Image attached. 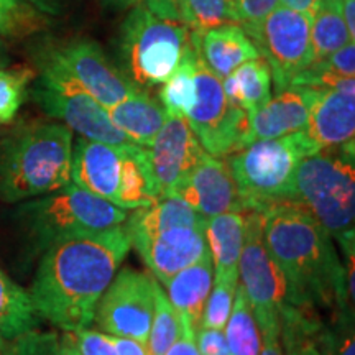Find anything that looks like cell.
Listing matches in <instances>:
<instances>
[{
	"label": "cell",
	"mask_w": 355,
	"mask_h": 355,
	"mask_svg": "<svg viewBox=\"0 0 355 355\" xmlns=\"http://www.w3.org/2000/svg\"><path fill=\"white\" fill-rule=\"evenodd\" d=\"M110 121L132 144L148 148L159 128L166 122L168 114L157 99L146 91H139L107 109Z\"/></svg>",
	"instance_id": "cb8c5ba5"
},
{
	"label": "cell",
	"mask_w": 355,
	"mask_h": 355,
	"mask_svg": "<svg viewBox=\"0 0 355 355\" xmlns=\"http://www.w3.org/2000/svg\"><path fill=\"white\" fill-rule=\"evenodd\" d=\"M13 354V340H6L0 337V355H12Z\"/></svg>",
	"instance_id": "816d5d0a"
},
{
	"label": "cell",
	"mask_w": 355,
	"mask_h": 355,
	"mask_svg": "<svg viewBox=\"0 0 355 355\" xmlns=\"http://www.w3.org/2000/svg\"><path fill=\"white\" fill-rule=\"evenodd\" d=\"M73 132L61 122L25 123L0 141V199L19 204L71 183Z\"/></svg>",
	"instance_id": "3957f363"
},
{
	"label": "cell",
	"mask_w": 355,
	"mask_h": 355,
	"mask_svg": "<svg viewBox=\"0 0 355 355\" xmlns=\"http://www.w3.org/2000/svg\"><path fill=\"white\" fill-rule=\"evenodd\" d=\"M33 101L50 117L60 121L83 139L109 145L132 141L114 125L107 109L79 84L50 53L40 63V78L32 89Z\"/></svg>",
	"instance_id": "9c48e42d"
},
{
	"label": "cell",
	"mask_w": 355,
	"mask_h": 355,
	"mask_svg": "<svg viewBox=\"0 0 355 355\" xmlns=\"http://www.w3.org/2000/svg\"><path fill=\"white\" fill-rule=\"evenodd\" d=\"M322 319L318 311L285 304L279 313V340L285 355H322L316 332Z\"/></svg>",
	"instance_id": "83f0119b"
},
{
	"label": "cell",
	"mask_w": 355,
	"mask_h": 355,
	"mask_svg": "<svg viewBox=\"0 0 355 355\" xmlns=\"http://www.w3.org/2000/svg\"><path fill=\"white\" fill-rule=\"evenodd\" d=\"M247 216L243 212H224L207 217L204 222L214 279L239 285V260L245 242Z\"/></svg>",
	"instance_id": "7402d4cb"
},
{
	"label": "cell",
	"mask_w": 355,
	"mask_h": 355,
	"mask_svg": "<svg viewBox=\"0 0 355 355\" xmlns=\"http://www.w3.org/2000/svg\"><path fill=\"white\" fill-rule=\"evenodd\" d=\"M309 155H314V150L301 130L278 139L255 140L229 155V168L245 209L263 211L268 204L291 199L296 168Z\"/></svg>",
	"instance_id": "ba28073f"
},
{
	"label": "cell",
	"mask_w": 355,
	"mask_h": 355,
	"mask_svg": "<svg viewBox=\"0 0 355 355\" xmlns=\"http://www.w3.org/2000/svg\"><path fill=\"white\" fill-rule=\"evenodd\" d=\"M206 217L178 198H159L146 207H137L125 219V232L132 247L141 243L168 229L181 225L204 224Z\"/></svg>",
	"instance_id": "603a6c76"
},
{
	"label": "cell",
	"mask_w": 355,
	"mask_h": 355,
	"mask_svg": "<svg viewBox=\"0 0 355 355\" xmlns=\"http://www.w3.org/2000/svg\"><path fill=\"white\" fill-rule=\"evenodd\" d=\"M349 42H354V38H350L345 25L343 0H318L311 17L313 63L326 60Z\"/></svg>",
	"instance_id": "4316f807"
},
{
	"label": "cell",
	"mask_w": 355,
	"mask_h": 355,
	"mask_svg": "<svg viewBox=\"0 0 355 355\" xmlns=\"http://www.w3.org/2000/svg\"><path fill=\"white\" fill-rule=\"evenodd\" d=\"M130 248L122 225L44 248L28 291L40 319L71 334L91 327L102 293Z\"/></svg>",
	"instance_id": "6da1fadb"
},
{
	"label": "cell",
	"mask_w": 355,
	"mask_h": 355,
	"mask_svg": "<svg viewBox=\"0 0 355 355\" xmlns=\"http://www.w3.org/2000/svg\"><path fill=\"white\" fill-rule=\"evenodd\" d=\"M222 87L234 105L252 114L272 97V71L263 58H255L222 79Z\"/></svg>",
	"instance_id": "d4e9b609"
},
{
	"label": "cell",
	"mask_w": 355,
	"mask_h": 355,
	"mask_svg": "<svg viewBox=\"0 0 355 355\" xmlns=\"http://www.w3.org/2000/svg\"><path fill=\"white\" fill-rule=\"evenodd\" d=\"M141 0H102V3L110 8H119V10H127V8L135 7Z\"/></svg>",
	"instance_id": "f907efd6"
},
{
	"label": "cell",
	"mask_w": 355,
	"mask_h": 355,
	"mask_svg": "<svg viewBox=\"0 0 355 355\" xmlns=\"http://www.w3.org/2000/svg\"><path fill=\"white\" fill-rule=\"evenodd\" d=\"M237 24L243 30L250 32L268 13H272L279 6V0H232Z\"/></svg>",
	"instance_id": "74e56055"
},
{
	"label": "cell",
	"mask_w": 355,
	"mask_h": 355,
	"mask_svg": "<svg viewBox=\"0 0 355 355\" xmlns=\"http://www.w3.org/2000/svg\"><path fill=\"white\" fill-rule=\"evenodd\" d=\"M343 13L350 38L355 35V0H343Z\"/></svg>",
	"instance_id": "c3c4849f"
},
{
	"label": "cell",
	"mask_w": 355,
	"mask_h": 355,
	"mask_svg": "<svg viewBox=\"0 0 355 355\" xmlns=\"http://www.w3.org/2000/svg\"><path fill=\"white\" fill-rule=\"evenodd\" d=\"M247 35L268 63L277 92L290 87L296 74L313 63L309 15L278 6Z\"/></svg>",
	"instance_id": "7c38bea8"
},
{
	"label": "cell",
	"mask_w": 355,
	"mask_h": 355,
	"mask_svg": "<svg viewBox=\"0 0 355 355\" xmlns=\"http://www.w3.org/2000/svg\"><path fill=\"white\" fill-rule=\"evenodd\" d=\"M248 115L245 146L255 140L278 139L303 130L309 117V87L291 86Z\"/></svg>",
	"instance_id": "d6986e66"
},
{
	"label": "cell",
	"mask_w": 355,
	"mask_h": 355,
	"mask_svg": "<svg viewBox=\"0 0 355 355\" xmlns=\"http://www.w3.org/2000/svg\"><path fill=\"white\" fill-rule=\"evenodd\" d=\"M224 336L232 355H260L261 334L242 285H237Z\"/></svg>",
	"instance_id": "f546056e"
},
{
	"label": "cell",
	"mask_w": 355,
	"mask_h": 355,
	"mask_svg": "<svg viewBox=\"0 0 355 355\" xmlns=\"http://www.w3.org/2000/svg\"><path fill=\"white\" fill-rule=\"evenodd\" d=\"M279 3H283V7L291 8V10L313 17L318 0H279Z\"/></svg>",
	"instance_id": "bcb514c9"
},
{
	"label": "cell",
	"mask_w": 355,
	"mask_h": 355,
	"mask_svg": "<svg viewBox=\"0 0 355 355\" xmlns=\"http://www.w3.org/2000/svg\"><path fill=\"white\" fill-rule=\"evenodd\" d=\"M260 355H283L282 347H279V339L261 340Z\"/></svg>",
	"instance_id": "681fc988"
},
{
	"label": "cell",
	"mask_w": 355,
	"mask_h": 355,
	"mask_svg": "<svg viewBox=\"0 0 355 355\" xmlns=\"http://www.w3.org/2000/svg\"><path fill=\"white\" fill-rule=\"evenodd\" d=\"M196 345L201 355H232L225 340L224 331L199 327L196 332Z\"/></svg>",
	"instance_id": "60d3db41"
},
{
	"label": "cell",
	"mask_w": 355,
	"mask_h": 355,
	"mask_svg": "<svg viewBox=\"0 0 355 355\" xmlns=\"http://www.w3.org/2000/svg\"><path fill=\"white\" fill-rule=\"evenodd\" d=\"M32 79L33 73L30 69L0 68V123H8L15 119Z\"/></svg>",
	"instance_id": "e575fe53"
},
{
	"label": "cell",
	"mask_w": 355,
	"mask_h": 355,
	"mask_svg": "<svg viewBox=\"0 0 355 355\" xmlns=\"http://www.w3.org/2000/svg\"><path fill=\"white\" fill-rule=\"evenodd\" d=\"M318 63V61H316ZM321 63L326 66L331 73L337 74L343 78H354L355 76V44L354 42H349L344 44L343 48L332 53Z\"/></svg>",
	"instance_id": "ab89813d"
},
{
	"label": "cell",
	"mask_w": 355,
	"mask_h": 355,
	"mask_svg": "<svg viewBox=\"0 0 355 355\" xmlns=\"http://www.w3.org/2000/svg\"><path fill=\"white\" fill-rule=\"evenodd\" d=\"M191 42L207 68L220 79L247 61L260 58L255 43L239 24H225L204 32L191 30Z\"/></svg>",
	"instance_id": "ffe728a7"
},
{
	"label": "cell",
	"mask_w": 355,
	"mask_h": 355,
	"mask_svg": "<svg viewBox=\"0 0 355 355\" xmlns=\"http://www.w3.org/2000/svg\"><path fill=\"white\" fill-rule=\"evenodd\" d=\"M196 91V105L186 121L202 148L217 158H227L229 155L242 150L247 139L248 115L227 99L222 79L207 68L198 50Z\"/></svg>",
	"instance_id": "8fae6325"
},
{
	"label": "cell",
	"mask_w": 355,
	"mask_h": 355,
	"mask_svg": "<svg viewBox=\"0 0 355 355\" xmlns=\"http://www.w3.org/2000/svg\"><path fill=\"white\" fill-rule=\"evenodd\" d=\"M354 141L326 148L300 162L291 201L303 206L332 237L354 230L355 220Z\"/></svg>",
	"instance_id": "8992f818"
},
{
	"label": "cell",
	"mask_w": 355,
	"mask_h": 355,
	"mask_svg": "<svg viewBox=\"0 0 355 355\" xmlns=\"http://www.w3.org/2000/svg\"><path fill=\"white\" fill-rule=\"evenodd\" d=\"M189 44L188 25L159 19L144 3H137L122 24V73L141 91L159 86L175 73Z\"/></svg>",
	"instance_id": "52a82bcc"
},
{
	"label": "cell",
	"mask_w": 355,
	"mask_h": 355,
	"mask_svg": "<svg viewBox=\"0 0 355 355\" xmlns=\"http://www.w3.org/2000/svg\"><path fill=\"white\" fill-rule=\"evenodd\" d=\"M183 336V322L173 308L166 293L153 277V318L150 326L146 350L148 355H165L166 350Z\"/></svg>",
	"instance_id": "4dcf8cb0"
},
{
	"label": "cell",
	"mask_w": 355,
	"mask_h": 355,
	"mask_svg": "<svg viewBox=\"0 0 355 355\" xmlns=\"http://www.w3.org/2000/svg\"><path fill=\"white\" fill-rule=\"evenodd\" d=\"M74 340L81 355H117L114 337L91 327L74 332Z\"/></svg>",
	"instance_id": "f35d334b"
},
{
	"label": "cell",
	"mask_w": 355,
	"mask_h": 355,
	"mask_svg": "<svg viewBox=\"0 0 355 355\" xmlns=\"http://www.w3.org/2000/svg\"><path fill=\"white\" fill-rule=\"evenodd\" d=\"M260 212L265 245L285 273L286 304L329 311L332 316L354 313L334 237L291 199L268 204Z\"/></svg>",
	"instance_id": "7a4b0ae2"
},
{
	"label": "cell",
	"mask_w": 355,
	"mask_h": 355,
	"mask_svg": "<svg viewBox=\"0 0 355 355\" xmlns=\"http://www.w3.org/2000/svg\"><path fill=\"white\" fill-rule=\"evenodd\" d=\"M146 152L162 198L170 196L176 184L207 153L183 117H168Z\"/></svg>",
	"instance_id": "2e32d148"
},
{
	"label": "cell",
	"mask_w": 355,
	"mask_h": 355,
	"mask_svg": "<svg viewBox=\"0 0 355 355\" xmlns=\"http://www.w3.org/2000/svg\"><path fill=\"white\" fill-rule=\"evenodd\" d=\"M183 24L194 32L237 24L232 0H183Z\"/></svg>",
	"instance_id": "d6a6232c"
},
{
	"label": "cell",
	"mask_w": 355,
	"mask_h": 355,
	"mask_svg": "<svg viewBox=\"0 0 355 355\" xmlns=\"http://www.w3.org/2000/svg\"><path fill=\"white\" fill-rule=\"evenodd\" d=\"M237 286L230 283L212 279V288L209 296H207L206 306L202 311L201 327H209V329L224 331L225 322L230 316L234 304V296Z\"/></svg>",
	"instance_id": "d590c367"
},
{
	"label": "cell",
	"mask_w": 355,
	"mask_h": 355,
	"mask_svg": "<svg viewBox=\"0 0 355 355\" xmlns=\"http://www.w3.org/2000/svg\"><path fill=\"white\" fill-rule=\"evenodd\" d=\"M153 318V277L122 268L96 306L94 322L102 332L146 345Z\"/></svg>",
	"instance_id": "4fadbf2b"
},
{
	"label": "cell",
	"mask_w": 355,
	"mask_h": 355,
	"mask_svg": "<svg viewBox=\"0 0 355 355\" xmlns=\"http://www.w3.org/2000/svg\"><path fill=\"white\" fill-rule=\"evenodd\" d=\"M166 198H178L202 217L243 212L245 204L225 158L206 153Z\"/></svg>",
	"instance_id": "9a60e30c"
},
{
	"label": "cell",
	"mask_w": 355,
	"mask_h": 355,
	"mask_svg": "<svg viewBox=\"0 0 355 355\" xmlns=\"http://www.w3.org/2000/svg\"><path fill=\"white\" fill-rule=\"evenodd\" d=\"M60 355H81L71 332H63V336H60Z\"/></svg>",
	"instance_id": "7dc6e473"
},
{
	"label": "cell",
	"mask_w": 355,
	"mask_h": 355,
	"mask_svg": "<svg viewBox=\"0 0 355 355\" xmlns=\"http://www.w3.org/2000/svg\"><path fill=\"white\" fill-rule=\"evenodd\" d=\"M144 6L159 19L183 21V0H145Z\"/></svg>",
	"instance_id": "b9f144b4"
},
{
	"label": "cell",
	"mask_w": 355,
	"mask_h": 355,
	"mask_svg": "<svg viewBox=\"0 0 355 355\" xmlns=\"http://www.w3.org/2000/svg\"><path fill=\"white\" fill-rule=\"evenodd\" d=\"M112 337L117 355H148L146 345L139 343V340L128 339V337Z\"/></svg>",
	"instance_id": "7bdbcfd3"
},
{
	"label": "cell",
	"mask_w": 355,
	"mask_h": 355,
	"mask_svg": "<svg viewBox=\"0 0 355 355\" xmlns=\"http://www.w3.org/2000/svg\"><path fill=\"white\" fill-rule=\"evenodd\" d=\"M28 3L40 10L44 15H61L64 12V6H66V0H26Z\"/></svg>",
	"instance_id": "f6af8a7d"
},
{
	"label": "cell",
	"mask_w": 355,
	"mask_h": 355,
	"mask_svg": "<svg viewBox=\"0 0 355 355\" xmlns=\"http://www.w3.org/2000/svg\"><path fill=\"white\" fill-rule=\"evenodd\" d=\"M165 355H201L196 345V337L181 336L170 349L166 350Z\"/></svg>",
	"instance_id": "ee69618b"
},
{
	"label": "cell",
	"mask_w": 355,
	"mask_h": 355,
	"mask_svg": "<svg viewBox=\"0 0 355 355\" xmlns=\"http://www.w3.org/2000/svg\"><path fill=\"white\" fill-rule=\"evenodd\" d=\"M46 25V15L26 0H0V37L25 38Z\"/></svg>",
	"instance_id": "1f68e13d"
},
{
	"label": "cell",
	"mask_w": 355,
	"mask_h": 355,
	"mask_svg": "<svg viewBox=\"0 0 355 355\" xmlns=\"http://www.w3.org/2000/svg\"><path fill=\"white\" fill-rule=\"evenodd\" d=\"M7 63V55H6V48H3V44L0 43V68H2L3 64Z\"/></svg>",
	"instance_id": "f5cc1de1"
},
{
	"label": "cell",
	"mask_w": 355,
	"mask_h": 355,
	"mask_svg": "<svg viewBox=\"0 0 355 355\" xmlns=\"http://www.w3.org/2000/svg\"><path fill=\"white\" fill-rule=\"evenodd\" d=\"M12 355H60V336L38 329L26 332L13 340Z\"/></svg>",
	"instance_id": "8d00e7d4"
},
{
	"label": "cell",
	"mask_w": 355,
	"mask_h": 355,
	"mask_svg": "<svg viewBox=\"0 0 355 355\" xmlns=\"http://www.w3.org/2000/svg\"><path fill=\"white\" fill-rule=\"evenodd\" d=\"M71 181L125 211L146 207L162 198L148 152L135 144L109 145L81 137L73 146Z\"/></svg>",
	"instance_id": "277c9868"
},
{
	"label": "cell",
	"mask_w": 355,
	"mask_h": 355,
	"mask_svg": "<svg viewBox=\"0 0 355 355\" xmlns=\"http://www.w3.org/2000/svg\"><path fill=\"white\" fill-rule=\"evenodd\" d=\"M159 102L166 110L168 117L186 119L198 101L196 91V50L193 42L186 50L183 60L175 73L163 83L159 89Z\"/></svg>",
	"instance_id": "f1b7e54d"
},
{
	"label": "cell",
	"mask_w": 355,
	"mask_h": 355,
	"mask_svg": "<svg viewBox=\"0 0 355 355\" xmlns=\"http://www.w3.org/2000/svg\"><path fill=\"white\" fill-rule=\"evenodd\" d=\"M38 324L40 316L28 291L0 270V337L15 340L26 332L38 329Z\"/></svg>",
	"instance_id": "484cf974"
},
{
	"label": "cell",
	"mask_w": 355,
	"mask_h": 355,
	"mask_svg": "<svg viewBox=\"0 0 355 355\" xmlns=\"http://www.w3.org/2000/svg\"><path fill=\"white\" fill-rule=\"evenodd\" d=\"M245 216V242L239 260V279L254 311L261 340L279 339V313L288 298L286 278L263 242L261 212L248 209Z\"/></svg>",
	"instance_id": "30bf717a"
},
{
	"label": "cell",
	"mask_w": 355,
	"mask_h": 355,
	"mask_svg": "<svg viewBox=\"0 0 355 355\" xmlns=\"http://www.w3.org/2000/svg\"><path fill=\"white\" fill-rule=\"evenodd\" d=\"M212 279L214 268L209 255L181 270L163 285L166 286L168 300L183 322V336L196 337V332L201 327L204 306L212 288Z\"/></svg>",
	"instance_id": "44dd1931"
},
{
	"label": "cell",
	"mask_w": 355,
	"mask_h": 355,
	"mask_svg": "<svg viewBox=\"0 0 355 355\" xmlns=\"http://www.w3.org/2000/svg\"><path fill=\"white\" fill-rule=\"evenodd\" d=\"M301 132L314 153L354 141L355 91L309 87V117Z\"/></svg>",
	"instance_id": "e0dca14e"
},
{
	"label": "cell",
	"mask_w": 355,
	"mask_h": 355,
	"mask_svg": "<svg viewBox=\"0 0 355 355\" xmlns=\"http://www.w3.org/2000/svg\"><path fill=\"white\" fill-rule=\"evenodd\" d=\"M133 247L162 285L181 270L211 255L204 235V224L168 229Z\"/></svg>",
	"instance_id": "ac0fdd59"
},
{
	"label": "cell",
	"mask_w": 355,
	"mask_h": 355,
	"mask_svg": "<svg viewBox=\"0 0 355 355\" xmlns=\"http://www.w3.org/2000/svg\"><path fill=\"white\" fill-rule=\"evenodd\" d=\"M50 55L105 109L141 91L110 63L92 40H73Z\"/></svg>",
	"instance_id": "5bb4252c"
},
{
	"label": "cell",
	"mask_w": 355,
	"mask_h": 355,
	"mask_svg": "<svg viewBox=\"0 0 355 355\" xmlns=\"http://www.w3.org/2000/svg\"><path fill=\"white\" fill-rule=\"evenodd\" d=\"M127 216L125 209L73 181L55 193L19 202L15 209L17 224L37 252L63 239L117 227Z\"/></svg>",
	"instance_id": "5b68a950"
},
{
	"label": "cell",
	"mask_w": 355,
	"mask_h": 355,
	"mask_svg": "<svg viewBox=\"0 0 355 355\" xmlns=\"http://www.w3.org/2000/svg\"><path fill=\"white\" fill-rule=\"evenodd\" d=\"M316 344L322 355H355L354 313H337L331 322H321Z\"/></svg>",
	"instance_id": "836d02e7"
}]
</instances>
